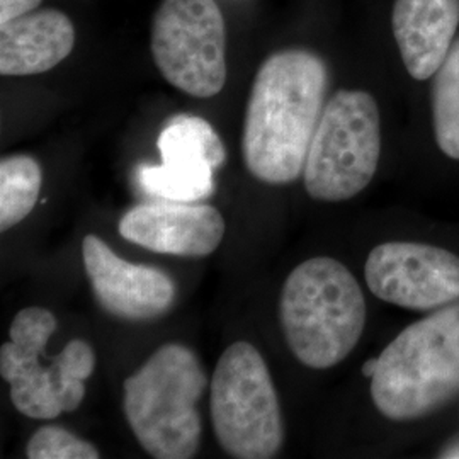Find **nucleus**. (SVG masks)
I'll return each instance as SVG.
<instances>
[{
	"label": "nucleus",
	"mask_w": 459,
	"mask_h": 459,
	"mask_svg": "<svg viewBox=\"0 0 459 459\" xmlns=\"http://www.w3.org/2000/svg\"><path fill=\"white\" fill-rule=\"evenodd\" d=\"M327 85V65L310 49H281L264 60L242 133L247 170L257 181L279 186L303 174Z\"/></svg>",
	"instance_id": "1"
},
{
	"label": "nucleus",
	"mask_w": 459,
	"mask_h": 459,
	"mask_svg": "<svg viewBox=\"0 0 459 459\" xmlns=\"http://www.w3.org/2000/svg\"><path fill=\"white\" fill-rule=\"evenodd\" d=\"M279 322L296 359L312 369L344 361L361 341L366 301L344 264L313 257L293 269L279 296Z\"/></svg>",
	"instance_id": "2"
},
{
	"label": "nucleus",
	"mask_w": 459,
	"mask_h": 459,
	"mask_svg": "<svg viewBox=\"0 0 459 459\" xmlns=\"http://www.w3.org/2000/svg\"><path fill=\"white\" fill-rule=\"evenodd\" d=\"M459 394V303L403 328L377 358L371 398L394 422L439 411Z\"/></svg>",
	"instance_id": "3"
},
{
	"label": "nucleus",
	"mask_w": 459,
	"mask_h": 459,
	"mask_svg": "<svg viewBox=\"0 0 459 459\" xmlns=\"http://www.w3.org/2000/svg\"><path fill=\"white\" fill-rule=\"evenodd\" d=\"M208 377L182 344L159 347L125 381V415L140 446L155 459H191L201 443L197 403Z\"/></svg>",
	"instance_id": "4"
},
{
	"label": "nucleus",
	"mask_w": 459,
	"mask_h": 459,
	"mask_svg": "<svg viewBox=\"0 0 459 459\" xmlns=\"http://www.w3.org/2000/svg\"><path fill=\"white\" fill-rule=\"evenodd\" d=\"M221 449L237 459H271L284 443L278 394L255 345L235 342L216 362L210 398Z\"/></svg>",
	"instance_id": "5"
},
{
	"label": "nucleus",
	"mask_w": 459,
	"mask_h": 459,
	"mask_svg": "<svg viewBox=\"0 0 459 459\" xmlns=\"http://www.w3.org/2000/svg\"><path fill=\"white\" fill-rule=\"evenodd\" d=\"M381 121L377 100L364 91H339L324 108L307 153L308 196L341 203L362 193L377 174Z\"/></svg>",
	"instance_id": "6"
},
{
	"label": "nucleus",
	"mask_w": 459,
	"mask_h": 459,
	"mask_svg": "<svg viewBox=\"0 0 459 459\" xmlns=\"http://www.w3.org/2000/svg\"><path fill=\"white\" fill-rule=\"evenodd\" d=\"M152 55L165 81L193 98L227 82V26L214 0H164L152 24Z\"/></svg>",
	"instance_id": "7"
},
{
	"label": "nucleus",
	"mask_w": 459,
	"mask_h": 459,
	"mask_svg": "<svg viewBox=\"0 0 459 459\" xmlns=\"http://www.w3.org/2000/svg\"><path fill=\"white\" fill-rule=\"evenodd\" d=\"M373 295L407 310H436L459 301V257L441 247L386 242L364 265Z\"/></svg>",
	"instance_id": "8"
},
{
	"label": "nucleus",
	"mask_w": 459,
	"mask_h": 459,
	"mask_svg": "<svg viewBox=\"0 0 459 459\" xmlns=\"http://www.w3.org/2000/svg\"><path fill=\"white\" fill-rule=\"evenodd\" d=\"M157 147L162 164L138 169V182L147 195L187 203L213 195L214 170L227 162V148L206 119L191 115L170 117Z\"/></svg>",
	"instance_id": "9"
},
{
	"label": "nucleus",
	"mask_w": 459,
	"mask_h": 459,
	"mask_svg": "<svg viewBox=\"0 0 459 459\" xmlns=\"http://www.w3.org/2000/svg\"><path fill=\"white\" fill-rule=\"evenodd\" d=\"M58 327L53 313L30 307L11 324V341L0 347V375L11 385L16 411L34 420H51L64 413L58 394L56 368L41 364L49 337Z\"/></svg>",
	"instance_id": "10"
},
{
	"label": "nucleus",
	"mask_w": 459,
	"mask_h": 459,
	"mask_svg": "<svg viewBox=\"0 0 459 459\" xmlns=\"http://www.w3.org/2000/svg\"><path fill=\"white\" fill-rule=\"evenodd\" d=\"M83 265L99 305L125 320H152L169 312L176 284L159 267L121 259L98 235H85Z\"/></svg>",
	"instance_id": "11"
},
{
	"label": "nucleus",
	"mask_w": 459,
	"mask_h": 459,
	"mask_svg": "<svg viewBox=\"0 0 459 459\" xmlns=\"http://www.w3.org/2000/svg\"><path fill=\"white\" fill-rule=\"evenodd\" d=\"M117 230L125 240L157 254L206 257L221 244L227 225L214 206L159 197L132 208Z\"/></svg>",
	"instance_id": "12"
},
{
	"label": "nucleus",
	"mask_w": 459,
	"mask_h": 459,
	"mask_svg": "<svg viewBox=\"0 0 459 459\" xmlns=\"http://www.w3.org/2000/svg\"><path fill=\"white\" fill-rule=\"evenodd\" d=\"M458 28L459 0H394V41L415 81L434 77L456 39Z\"/></svg>",
	"instance_id": "13"
},
{
	"label": "nucleus",
	"mask_w": 459,
	"mask_h": 459,
	"mask_svg": "<svg viewBox=\"0 0 459 459\" xmlns=\"http://www.w3.org/2000/svg\"><path fill=\"white\" fill-rule=\"evenodd\" d=\"M75 47V28L56 9L33 11L0 24V74L24 77L48 72Z\"/></svg>",
	"instance_id": "14"
},
{
	"label": "nucleus",
	"mask_w": 459,
	"mask_h": 459,
	"mask_svg": "<svg viewBox=\"0 0 459 459\" xmlns=\"http://www.w3.org/2000/svg\"><path fill=\"white\" fill-rule=\"evenodd\" d=\"M43 184L41 167L30 155L0 162V230L7 231L33 212Z\"/></svg>",
	"instance_id": "15"
},
{
	"label": "nucleus",
	"mask_w": 459,
	"mask_h": 459,
	"mask_svg": "<svg viewBox=\"0 0 459 459\" xmlns=\"http://www.w3.org/2000/svg\"><path fill=\"white\" fill-rule=\"evenodd\" d=\"M432 123L441 152L459 160V36L434 74Z\"/></svg>",
	"instance_id": "16"
},
{
	"label": "nucleus",
	"mask_w": 459,
	"mask_h": 459,
	"mask_svg": "<svg viewBox=\"0 0 459 459\" xmlns=\"http://www.w3.org/2000/svg\"><path fill=\"white\" fill-rule=\"evenodd\" d=\"M53 361L56 366V383L64 413L75 411L85 396V379L92 377L96 369L94 349L82 339H74Z\"/></svg>",
	"instance_id": "17"
},
{
	"label": "nucleus",
	"mask_w": 459,
	"mask_h": 459,
	"mask_svg": "<svg viewBox=\"0 0 459 459\" xmlns=\"http://www.w3.org/2000/svg\"><path fill=\"white\" fill-rule=\"evenodd\" d=\"M30 459H99L100 453L94 444L83 441L64 427H39L26 447Z\"/></svg>",
	"instance_id": "18"
},
{
	"label": "nucleus",
	"mask_w": 459,
	"mask_h": 459,
	"mask_svg": "<svg viewBox=\"0 0 459 459\" xmlns=\"http://www.w3.org/2000/svg\"><path fill=\"white\" fill-rule=\"evenodd\" d=\"M41 2L43 0H0V24L33 13Z\"/></svg>",
	"instance_id": "19"
},
{
	"label": "nucleus",
	"mask_w": 459,
	"mask_h": 459,
	"mask_svg": "<svg viewBox=\"0 0 459 459\" xmlns=\"http://www.w3.org/2000/svg\"><path fill=\"white\" fill-rule=\"evenodd\" d=\"M377 358H373V359H369V361L364 362V366H362V375L368 377H375V373H377Z\"/></svg>",
	"instance_id": "20"
},
{
	"label": "nucleus",
	"mask_w": 459,
	"mask_h": 459,
	"mask_svg": "<svg viewBox=\"0 0 459 459\" xmlns=\"http://www.w3.org/2000/svg\"><path fill=\"white\" fill-rule=\"evenodd\" d=\"M443 458H459V441L458 443H453L449 447L444 449Z\"/></svg>",
	"instance_id": "21"
}]
</instances>
